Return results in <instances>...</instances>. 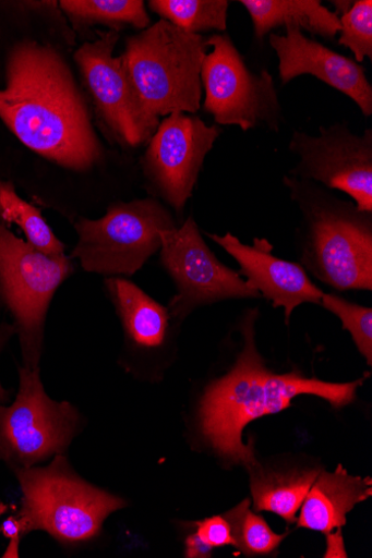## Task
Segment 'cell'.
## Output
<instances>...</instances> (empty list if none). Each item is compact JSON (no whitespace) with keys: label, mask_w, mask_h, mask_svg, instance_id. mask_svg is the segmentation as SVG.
<instances>
[{"label":"cell","mask_w":372,"mask_h":558,"mask_svg":"<svg viewBox=\"0 0 372 558\" xmlns=\"http://www.w3.org/2000/svg\"><path fill=\"white\" fill-rule=\"evenodd\" d=\"M0 120L26 147L63 169L86 172L103 160L73 73L48 45L25 40L11 50Z\"/></svg>","instance_id":"cell-1"},{"label":"cell","mask_w":372,"mask_h":558,"mask_svg":"<svg viewBox=\"0 0 372 558\" xmlns=\"http://www.w3.org/2000/svg\"><path fill=\"white\" fill-rule=\"evenodd\" d=\"M256 311L247 313L241 323L243 344L232 367L206 385L199 402L203 436L223 459L248 469L257 465L253 449L242 433L247 425L263 416L290 408L292 400L309 395L328 401L339 410L357 397L369 375L351 383H328L292 371L278 374L262 359L254 337Z\"/></svg>","instance_id":"cell-2"},{"label":"cell","mask_w":372,"mask_h":558,"mask_svg":"<svg viewBox=\"0 0 372 558\" xmlns=\"http://www.w3.org/2000/svg\"><path fill=\"white\" fill-rule=\"evenodd\" d=\"M284 184L300 215L298 264L336 291H371L372 214L314 182L287 174Z\"/></svg>","instance_id":"cell-3"},{"label":"cell","mask_w":372,"mask_h":558,"mask_svg":"<svg viewBox=\"0 0 372 558\" xmlns=\"http://www.w3.org/2000/svg\"><path fill=\"white\" fill-rule=\"evenodd\" d=\"M208 48L203 35L165 20L127 39L120 57L146 117L159 122L173 113L200 111L201 71Z\"/></svg>","instance_id":"cell-4"},{"label":"cell","mask_w":372,"mask_h":558,"mask_svg":"<svg viewBox=\"0 0 372 558\" xmlns=\"http://www.w3.org/2000/svg\"><path fill=\"white\" fill-rule=\"evenodd\" d=\"M55 459L46 468L14 470L23 493L17 518L24 535L44 531L67 545L88 542L127 502L81 478L63 454Z\"/></svg>","instance_id":"cell-5"},{"label":"cell","mask_w":372,"mask_h":558,"mask_svg":"<svg viewBox=\"0 0 372 558\" xmlns=\"http://www.w3.org/2000/svg\"><path fill=\"white\" fill-rule=\"evenodd\" d=\"M178 226L171 209L155 197L118 201L99 219L76 220L70 257L88 274L130 278L161 248L163 232Z\"/></svg>","instance_id":"cell-6"},{"label":"cell","mask_w":372,"mask_h":558,"mask_svg":"<svg viewBox=\"0 0 372 558\" xmlns=\"http://www.w3.org/2000/svg\"><path fill=\"white\" fill-rule=\"evenodd\" d=\"M74 274L70 256H46L0 223V307L14 319L24 367H38L50 303Z\"/></svg>","instance_id":"cell-7"},{"label":"cell","mask_w":372,"mask_h":558,"mask_svg":"<svg viewBox=\"0 0 372 558\" xmlns=\"http://www.w3.org/2000/svg\"><path fill=\"white\" fill-rule=\"evenodd\" d=\"M206 43L211 50L201 71L205 112L218 125L279 132L284 113L273 75L267 70L253 73L226 34L211 36Z\"/></svg>","instance_id":"cell-8"},{"label":"cell","mask_w":372,"mask_h":558,"mask_svg":"<svg viewBox=\"0 0 372 558\" xmlns=\"http://www.w3.org/2000/svg\"><path fill=\"white\" fill-rule=\"evenodd\" d=\"M80 424L73 404L47 395L39 367H23L15 401L0 408V461L13 470L29 469L63 454Z\"/></svg>","instance_id":"cell-9"},{"label":"cell","mask_w":372,"mask_h":558,"mask_svg":"<svg viewBox=\"0 0 372 558\" xmlns=\"http://www.w3.org/2000/svg\"><path fill=\"white\" fill-rule=\"evenodd\" d=\"M158 255L159 264L177 289L169 310L179 323L194 311L211 304L262 298L238 271L217 258L192 217L177 228L163 232Z\"/></svg>","instance_id":"cell-10"},{"label":"cell","mask_w":372,"mask_h":558,"mask_svg":"<svg viewBox=\"0 0 372 558\" xmlns=\"http://www.w3.org/2000/svg\"><path fill=\"white\" fill-rule=\"evenodd\" d=\"M218 125L199 117L173 113L159 122L148 140L141 170L148 192L182 218L208 151L221 135Z\"/></svg>","instance_id":"cell-11"},{"label":"cell","mask_w":372,"mask_h":558,"mask_svg":"<svg viewBox=\"0 0 372 558\" xmlns=\"http://www.w3.org/2000/svg\"><path fill=\"white\" fill-rule=\"evenodd\" d=\"M298 159L290 175L349 195L372 214V130L352 133L347 123L319 128L317 135L295 131L289 143Z\"/></svg>","instance_id":"cell-12"},{"label":"cell","mask_w":372,"mask_h":558,"mask_svg":"<svg viewBox=\"0 0 372 558\" xmlns=\"http://www.w3.org/2000/svg\"><path fill=\"white\" fill-rule=\"evenodd\" d=\"M119 39L116 31L98 33V39L79 48L75 62L105 125L123 147L136 148L148 142L161 121L140 108L123 61L115 57Z\"/></svg>","instance_id":"cell-13"},{"label":"cell","mask_w":372,"mask_h":558,"mask_svg":"<svg viewBox=\"0 0 372 558\" xmlns=\"http://www.w3.org/2000/svg\"><path fill=\"white\" fill-rule=\"evenodd\" d=\"M104 290L121 322L125 350L134 360L133 373L152 377L165 371L172 356L179 323L169 307L158 303L129 278H105Z\"/></svg>","instance_id":"cell-14"},{"label":"cell","mask_w":372,"mask_h":558,"mask_svg":"<svg viewBox=\"0 0 372 558\" xmlns=\"http://www.w3.org/2000/svg\"><path fill=\"white\" fill-rule=\"evenodd\" d=\"M206 235L229 253L240 267L239 275L262 298L285 311L287 324L301 304L321 303L324 291L312 282L300 264L276 257L274 245L267 239L254 238L250 245L230 232Z\"/></svg>","instance_id":"cell-15"},{"label":"cell","mask_w":372,"mask_h":558,"mask_svg":"<svg viewBox=\"0 0 372 558\" xmlns=\"http://www.w3.org/2000/svg\"><path fill=\"white\" fill-rule=\"evenodd\" d=\"M279 60L283 85L301 75H311L351 98L363 117L372 114V86L365 70L355 60L308 38L298 26H286V35H269Z\"/></svg>","instance_id":"cell-16"},{"label":"cell","mask_w":372,"mask_h":558,"mask_svg":"<svg viewBox=\"0 0 372 558\" xmlns=\"http://www.w3.org/2000/svg\"><path fill=\"white\" fill-rule=\"evenodd\" d=\"M371 494L370 477L351 476L341 465L334 473H319L302 502L298 526L329 535L340 530L348 513Z\"/></svg>","instance_id":"cell-17"},{"label":"cell","mask_w":372,"mask_h":558,"mask_svg":"<svg viewBox=\"0 0 372 558\" xmlns=\"http://www.w3.org/2000/svg\"><path fill=\"white\" fill-rule=\"evenodd\" d=\"M239 4L249 13L260 40L278 27L291 25L333 41L341 28L339 17L321 0H241Z\"/></svg>","instance_id":"cell-18"},{"label":"cell","mask_w":372,"mask_h":558,"mask_svg":"<svg viewBox=\"0 0 372 558\" xmlns=\"http://www.w3.org/2000/svg\"><path fill=\"white\" fill-rule=\"evenodd\" d=\"M251 473V493L256 512H272L288 524L297 522V513L321 471L300 470L277 473L253 466Z\"/></svg>","instance_id":"cell-19"},{"label":"cell","mask_w":372,"mask_h":558,"mask_svg":"<svg viewBox=\"0 0 372 558\" xmlns=\"http://www.w3.org/2000/svg\"><path fill=\"white\" fill-rule=\"evenodd\" d=\"M0 220L16 225L27 242L49 257H63L65 244L49 228L40 211L23 199L11 181L0 180Z\"/></svg>","instance_id":"cell-20"},{"label":"cell","mask_w":372,"mask_h":558,"mask_svg":"<svg viewBox=\"0 0 372 558\" xmlns=\"http://www.w3.org/2000/svg\"><path fill=\"white\" fill-rule=\"evenodd\" d=\"M61 9L76 26L105 25L146 29L151 23L142 0H63Z\"/></svg>","instance_id":"cell-21"},{"label":"cell","mask_w":372,"mask_h":558,"mask_svg":"<svg viewBox=\"0 0 372 558\" xmlns=\"http://www.w3.org/2000/svg\"><path fill=\"white\" fill-rule=\"evenodd\" d=\"M229 4L228 0H151L148 8L178 28L202 35L227 31Z\"/></svg>","instance_id":"cell-22"},{"label":"cell","mask_w":372,"mask_h":558,"mask_svg":"<svg viewBox=\"0 0 372 558\" xmlns=\"http://www.w3.org/2000/svg\"><path fill=\"white\" fill-rule=\"evenodd\" d=\"M229 522L235 547L245 556L269 555L278 549L287 534L275 533L264 519L250 510L245 499L224 515Z\"/></svg>","instance_id":"cell-23"},{"label":"cell","mask_w":372,"mask_h":558,"mask_svg":"<svg viewBox=\"0 0 372 558\" xmlns=\"http://www.w3.org/2000/svg\"><path fill=\"white\" fill-rule=\"evenodd\" d=\"M335 315L347 330L369 367L372 365V310L353 303L336 293L324 292L321 303Z\"/></svg>","instance_id":"cell-24"},{"label":"cell","mask_w":372,"mask_h":558,"mask_svg":"<svg viewBox=\"0 0 372 558\" xmlns=\"http://www.w3.org/2000/svg\"><path fill=\"white\" fill-rule=\"evenodd\" d=\"M338 43L351 50L355 61L360 64L364 59L372 60V2L357 0L348 12L340 17Z\"/></svg>","instance_id":"cell-25"},{"label":"cell","mask_w":372,"mask_h":558,"mask_svg":"<svg viewBox=\"0 0 372 558\" xmlns=\"http://www.w3.org/2000/svg\"><path fill=\"white\" fill-rule=\"evenodd\" d=\"M195 525V533L212 548L235 545L231 526L224 515L203 520Z\"/></svg>","instance_id":"cell-26"},{"label":"cell","mask_w":372,"mask_h":558,"mask_svg":"<svg viewBox=\"0 0 372 558\" xmlns=\"http://www.w3.org/2000/svg\"><path fill=\"white\" fill-rule=\"evenodd\" d=\"M212 548L196 533L191 534L185 539V557L205 558L212 555Z\"/></svg>","instance_id":"cell-27"},{"label":"cell","mask_w":372,"mask_h":558,"mask_svg":"<svg viewBox=\"0 0 372 558\" xmlns=\"http://www.w3.org/2000/svg\"><path fill=\"white\" fill-rule=\"evenodd\" d=\"M13 332H16L14 326L8 327L5 329H0V349H2L4 342L9 337H11ZM8 398L9 392L3 388L2 384H0V403L5 402Z\"/></svg>","instance_id":"cell-28"},{"label":"cell","mask_w":372,"mask_h":558,"mask_svg":"<svg viewBox=\"0 0 372 558\" xmlns=\"http://www.w3.org/2000/svg\"><path fill=\"white\" fill-rule=\"evenodd\" d=\"M9 510V506H7L3 501H0V517L4 515Z\"/></svg>","instance_id":"cell-29"}]
</instances>
